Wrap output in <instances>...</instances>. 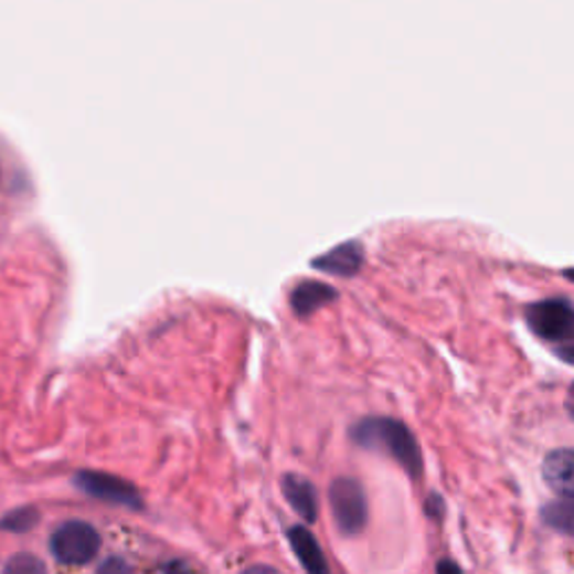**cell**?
<instances>
[{"mask_svg": "<svg viewBox=\"0 0 574 574\" xmlns=\"http://www.w3.org/2000/svg\"><path fill=\"white\" fill-rule=\"evenodd\" d=\"M350 436L359 447L389 454L411 478L417 480L422 476V451L404 422L393 417H369L357 422Z\"/></svg>", "mask_w": 574, "mask_h": 574, "instance_id": "6da1fadb", "label": "cell"}, {"mask_svg": "<svg viewBox=\"0 0 574 574\" xmlns=\"http://www.w3.org/2000/svg\"><path fill=\"white\" fill-rule=\"evenodd\" d=\"M328 500L332 521L343 536H357L366 528L369 502L362 482L346 476L337 478L328 489Z\"/></svg>", "mask_w": 574, "mask_h": 574, "instance_id": "7a4b0ae2", "label": "cell"}, {"mask_svg": "<svg viewBox=\"0 0 574 574\" xmlns=\"http://www.w3.org/2000/svg\"><path fill=\"white\" fill-rule=\"evenodd\" d=\"M528 326L532 332L550 343H563L565 350H572L574 332V310L570 299H545L534 304L528 310Z\"/></svg>", "mask_w": 574, "mask_h": 574, "instance_id": "3957f363", "label": "cell"}, {"mask_svg": "<svg viewBox=\"0 0 574 574\" xmlns=\"http://www.w3.org/2000/svg\"><path fill=\"white\" fill-rule=\"evenodd\" d=\"M50 545L61 563L84 565L97 556L102 539L91 523L67 521L52 534Z\"/></svg>", "mask_w": 574, "mask_h": 574, "instance_id": "277c9868", "label": "cell"}, {"mask_svg": "<svg viewBox=\"0 0 574 574\" xmlns=\"http://www.w3.org/2000/svg\"><path fill=\"white\" fill-rule=\"evenodd\" d=\"M75 482L82 491H86L93 498L115 502V506H124V508H130V510L144 508L139 491L130 482H126L117 476L99 474V471H79Z\"/></svg>", "mask_w": 574, "mask_h": 574, "instance_id": "5b68a950", "label": "cell"}, {"mask_svg": "<svg viewBox=\"0 0 574 574\" xmlns=\"http://www.w3.org/2000/svg\"><path fill=\"white\" fill-rule=\"evenodd\" d=\"M280 485H283V496L287 502H290L293 510L301 519H306V523H315L319 517V498L315 485L299 474H285Z\"/></svg>", "mask_w": 574, "mask_h": 574, "instance_id": "8992f818", "label": "cell"}, {"mask_svg": "<svg viewBox=\"0 0 574 574\" xmlns=\"http://www.w3.org/2000/svg\"><path fill=\"white\" fill-rule=\"evenodd\" d=\"M287 539H290L295 556L299 559L301 567L308 574H330L328 559H326L317 536L306 525H295L290 532H287Z\"/></svg>", "mask_w": 574, "mask_h": 574, "instance_id": "52a82bcc", "label": "cell"}, {"mask_svg": "<svg viewBox=\"0 0 574 574\" xmlns=\"http://www.w3.org/2000/svg\"><path fill=\"white\" fill-rule=\"evenodd\" d=\"M364 263V252L359 243H346L334 247L332 252L315 258L312 267L321 269L326 274H334V276H354L359 269H362Z\"/></svg>", "mask_w": 574, "mask_h": 574, "instance_id": "ba28073f", "label": "cell"}, {"mask_svg": "<svg viewBox=\"0 0 574 574\" xmlns=\"http://www.w3.org/2000/svg\"><path fill=\"white\" fill-rule=\"evenodd\" d=\"M572 476H574V456L570 449H556L548 454L543 463L545 485L561 498H572Z\"/></svg>", "mask_w": 574, "mask_h": 574, "instance_id": "9c48e42d", "label": "cell"}, {"mask_svg": "<svg viewBox=\"0 0 574 574\" xmlns=\"http://www.w3.org/2000/svg\"><path fill=\"white\" fill-rule=\"evenodd\" d=\"M332 301H337V290H334V287L321 283V280L299 283L293 290V297H290L293 310L301 317H308V315L317 312L319 308H323Z\"/></svg>", "mask_w": 574, "mask_h": 574, "instance_id": "30bf717a", "label": "cell"}, {"mask_svg": "<svg viewBox=\"0 0 574 574\" xmlns=\"http://www.w3.org/2000/svg\"><path fill=\"white\" fill-rule=\"evenodd\" d=\"M572 498H559L554 502H550V506L543 508V521L561 532V534H570L572 532V506H570Z\"/></svg>", "mask_w": 574, "mask_h": 574, "instance_id": "8fae6325", "label": "cell"}, {"mask_svg": "<svg viewBox=\"0 0 574 574\" xmlns=\"http://www.w3.org/2000/svg\"><path fill=\"white\" fill-rule=\"evenodd\" d=\"M3 574H47V570L39 556L21 552L6 563Z\"/></svg>", "mask_w": 574, "mask_h": 574, "instance_id": "7c38bea8", "label": "cell"}, {"mask_svg": "<svg viewBox=\"0 0 574 574\" xmlns=\"http://www.w3.org/2000/svg\"><path fill=\"white\" fill-rule=\"evenodd\" d=\"M36 521H39V517L34 510H19V512H12L3 523H0V528H8L12 532H28Z\"/></svg>", "mask_w": 574, "mask_h": 574, "instance_id": "4fadbf2b", "label": "cell"}, {"mask_svg": "<svg viewBox=\"0 0 574 574\" xmlns=\"http://www.w3.org/2000/svg\"><path fill=\"white\" fill-rule=\"evenodd\" d=\"M97 574H132V570H130V565H128L124 559L110 556V559H106V561L99 565Z\"/></svg>", "mask_w": 574, "mask_h": 574, "instance_id": "5bb4252c", "label": "cell"}, {"mask_svg": "<svg viewBox=\"0 0 574 574\" xmlns=\"http://www.w3.org/2000/svg\"><path fill=\"white\" fill-rule=\"evenodd\" d=\"M426 510H428V517L440 519L443 512H445V502H443V498H440L438 493H431V498H428V502H426Z\"/></svg>", "mask_w": 574, "mask_h": 574, "instance_id": "9a60e30c", "label": "cell"}, {"mask_svg": "<svg viewBox=\"0 0 574 574\" xmlns=\"http://www.w3.org/2000/svg\"><path fill=\"white\" fill-rule=\"evenodd\" d=\"M156 574H191V570L182 561H169L156 570Z\"/></svg>", "mask_w": 574, "mask_h": 574, "instance_id": "2e32d148", "label": "cell"}, {"mask_svg": "<svg viewBox=\"0 0 574 574\" xmlns=\"http://www.w3.org/2000/svg\"><path fill=\"white\" fill-rule=\"evenodd\" d=\"M436 574H463V570L458 567V563H454V561H449V559H443L440 563H438V572Z\"/></svg>", "mask_w": 574, "mask_h": 574, "instance_id": "e0dca14e", "label": "cell"}, {"mask_svg": "<svg viewBox=\"0 0 574 574\" xmlns=\"http://www.w3.org/2000/svg\"><path fill=\"white\" fill-rule=\"evenodd\" d=\"M243 574H280V572L276 567H269V565H252Z\"/></svg>", "mask_w": 574, "mask_h": 574, "instance_id": "ac0fdd59", "label": "cell"}]
</instances>
